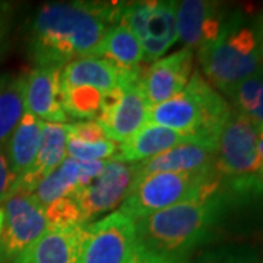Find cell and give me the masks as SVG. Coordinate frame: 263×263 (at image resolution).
Returning <instances> with one entry per match:
<instances>
[{
	"instance_id": "3957f363",
	"label": "cell",
	"mask_w": 263,
	"mask_h": 263,
	"mask_svg": "<svg viewBox=\"0 0 263 263\" xmlns=\"http://www.w3.org/2000/svg\"><path fill=\"white\" fill-rule=\"evenodd\" d=\"M197 60L203 78L228 97L240 82L263 70L254 21L238 10L227 13L218 37L197 48Z\"/></svg>"
},
{
	"instance_id": "d6a6232c",
	"label": "cell",
	"mask_w": 263,
	"mask_h": 263,
	"mask_svg": "<svg viewBox=\"0 0 263 263\" xmlns=\"http://www.w3.org/2000/svg\"><path fill=\"white\" fill-rule=\"evenodd\" d=\"M254 28H256V34H257V40H259L260 53H262L263 59V13H260L257 18L254 19Z\"/></svg>"
},
{
	"instance_id": "5b68a950",
	"label": "cell",
	"mask_w": 263,
	"mask_h": 263,
	"mask_svg": "<svg viewBox=\"0 0 263 263\" xmlns=\"http://www.w3.org/2000/svg\"><path fill=\"white\" fill-rule=\"evenodd\" d=\"M222 177L214 170L196 173H155L135 181L120 212L136 221L192 199L211 195Z\"/></svg>"
},
{
	"instance_id": "ba28073f",
	"label": "cell",
	"mask_w": 263,
	"mask_h": 263,
	"mask_svg": "<svg viewBox=\"0 0 263 263\" xmlns=\"http://www.w3.org/2000/svg\"><path fill=\"white\" fill-rule=\"evenodd\" d=\"M259 130L231 107L215 145V171L226 179L260 176L263 162L257 152Z\"/></svg>"
},
{
	"instance_id": "484cf974",
	"label": "cell",
	"mask_w": 263,
	"mask_h": 263,
	"mask_svg": "<svg viewBox=\"0 0 263 263\" xmlns=\"http://www.w3.org/2000/svg\"><path fill=\"white\" fill-rule=\"evenodd\" d=\"M67 157L76 161H105L111 160L119 151V145L116 142H81L75 139H67L66 145Z\"/></svg>"
},
{
	"instance_id": "4fadbf2b",
	"label": "cell",
	"mask_w": 263,
	"mask_h": 263,
	"mask_svg": "<svg viewBox=\"0 0 263 263\" xmlns=\"http://www.w3.org/2000/svg\"><path fill=\"white\" fill-rule=\"evenodd\" d=\"M25 111L44 123L66 124L62 67H34L25 75Z\"/></svg>"
},
{
	"instance_id": "2e32d148",
	"label": "cell",
	"mask_w": 263,
	"mask_h": 263,
	"mask_svg": "<svg viewBox=\"0 0 263 263\" xmlns=\"http://www.w3.org/2000/svg\"><path fill=\"white\" fill-rule=\"evenodd\" d=\"M215 148L187 142L161 155L143 162H138V179L155 173H196L214 170ZM136 179V180H138Z\"/></svg>"
},
{
	"instance_id": "277c9868",
	"label": "cell",
	"mask_w": 263,
	"mask_h": 263,
	"mask_svg": "<svg viewBox=\"0 0 263 263\" xmlns=\"http://www.w3.org/2000/svg\"><path fill=\"white\" fill-rule=\"evenodd\" d=\"M230 113L228 101L196 70L181 92L151 107L148 122L215 148Z\"/></svg>"
},
{
	"instance_id": "9a60e30c",
	"label": "cell",
	"mask_w": 263,
	"mask_h": 263,
	"mask_svg": "<svg viewBox=\"0 0 263 263\" xmlns=\"http://www.w3.org/2000/svg\"><path fill=\"white\" fill-rule=\"evenodd\" d=\"M88 226L47 228L10 263H78Z\"/></svg>"
},
{
	"instance_id": "1f68e13d",
	"label": "cell",
	"mask_w": 263,
	"mask_h": 263,
	"mask_svg": "<svg viewBox=\"0 0 263 263\" xmlns=\"http://www.w3.org/2000/svg\"><path fill=\"white\" fill-rule=\"evenodd\" d=\"M126 263H174L171 260L164 259L160 254L154 253L148 249H145L143 246L135 241V245L132 247V252L127 257Z\"/></svg>"
},
{
	"instance_id": "6da1fadb",
	"label": "cell",
	"mask_w": 263,
	"mask_h": 263,
	"mask_svg": "<svg viewBox=\"0 0 263 263\" xmlns=\"http://www.w3.org/2000/svg\"><path fill=\"white\" fill-rule=\"evenodd\" d=\"M263 199L260 176L226 179L215 192L145 216L135 222V241L174 263H190L197 249L214 241L237 208Z\"/></svg>"
},
{
	"instance_id": "e575fe53",
	"label": "cell",
	"mask_w": 263,
	"mask_h": 263,
	"mask_svg": "<svg viewBox=\"0 0 263 263\" xmlns=\"http://www.w3.org/2000/svg\"><path fill=\"white\" fill-rule=\"evenodd\" d=\"M257 152H259V157L263 162V129L259 130V136H257Z\"/></svg>"
},
{
	"instance_id": "7a4b0ae2",
	"label": "cell",
	"mask_w": 263,
	"mask_h": 263,
	"mask_svg": "<svg viewBox=\"0 0 263 263\" xmlns=\"http://www.w3.org/2000/svg\"><path fill=\"white\" fill-rule=\"evenodd\" d=\"M122 3L53 2L35 13L29 28V54L35 67H65L97 57L107 31L119 24Z\"/></svg>"
},
{
	"instance_id": "7402d4cb",
	"label": "cell",
	"mask_w": 263,
	"mask_h": 263,
	"mask_svg": "<svg viewBox=\"0 0 263 263\" xmlns=\"http://www.w3.org/2000/svg\"><path fill=\"white\" fill-rule=\"evenodd\" d=\"M25 75L0 76V146H5L25 114Z\"/></svg>"
},
{
	"instance_id": "4dcf8cb0",
	"label": "cell",
	"mask_w": 263,
	"mask_h": 263,
	"mask_svg": "<svg viewBox=\"0 0 263 263\" xmlns=\"http://www.w3.org/2000/svg\"><path fill=\"white\" fill-rule=\"evenodd\" d=\"M107 161H78L79 162V179H78V190H82L86 186H89L101 173L107 164Z\"/></svg>"
},
{
	"instance_id": "836d02e7",
	"label": "cell",
	"mask_w": 263,
	"mask_h": 263,
	"mask_svg": "<svg viewBox=\"0 0 263 263\" xmlns=\"http://www.w3.org/2000/svg\"><path fill=\"white\" fill-rule=\"evenodd\" d=\"M5 32H6V13H5V9L0 6V50H2V44H3Z\"/></svg>"
},
{
	"instance_id": "603a6c76",
	"label": "cell",
	"mask_w": 263,
	"mask_h": 263,
	"mask_svg": "<svg viewBox=\"0 0 263 263\" xmlns=\"http://www.w3.org/2000/svg\"><path fill=\"white\" fill-rule=\"evenodd\" d=\"M78 179L79 162L67 157L54 171L40 181L32 195L41 206L47 208L62 197L73 196L78 190Z\"/></svg>"
},
{
	"instance_id": "52a82bcc",
	"label": "cell",
	"mask_w": 263,
	"mask_h": 263,
	"mask_svg": "<svg viewBox=\"0 0 263 263\" xmlns=\"http://www.w3.org/2000/svg\"><path fill=\"white\" fill-rule=\"evenodd\" d=\"M142 69L132 70L122 84L104 92L101 98L97 123L116 143L127 141L148 122L151 105L141 88Z\"/></svg>"
},
{
	"instance_id": "9c48e42d",
	"label": "cell",
	"mask_w": 263,
	"mask_h": 263,
	"mask_svg": "<svg viewBox=\"0 0 263 263\" xmlns=\"http://www.w3.org/2000/svg\"><path fill=\"white\" fill-rule=\"evenodd\" d=\"M0 263H10L47 230L46 211L32 193H15L3 202Z\"/></svg>"
},
{
	"instance_id": "d4e9b609",
	"label": "cell",
	"mask_w": 263,
	"mask_h": 263,
	"mask_svg": "<svg viewBox=\"0 0 263 263\" xmlns=\"http://www.w3.org/2000/svg\"><path fill=\"white\" fill-rule=\"evenodd\" d=\"M103 92L89 86L63 89V110L66 116L82 120L97 119L101 110Z\"/></svg>"
},
{
	"instance_id": "ffe728a7",
	"label": "cell",
	"mask_w": 263,
	"mask_h": 263,
	"mask_svg": "<svg viewBox=\"0 0 263 263\" xmlns=\"http://www.w3.org/2000/svg\"><path fill=\"white\" fill-rule=\"evenodd\" d=\"M43 124L44 122L25 111L16 129L10 135L9 141L5 145L10 170L16 177V183L28 173L37 158L43 135Z\"/></svg>"
},
{
	"instance_id": "8d00e7d4",
	"label": "cell",
	"mask_w": 263,
	"mask_h": 263,
	"mask_svg": "<svg viewBox=\"0 0 263 263\" xmlns=\"http://www.w3.org/2000/svg\"><path fill=\"white\" fill-rule=\"evenodd\" d=\"M260 179H262V181H263V171H262V173H260Z\"/></svg>"
},
{
	"instance_id": "f546056e",
	"label": "cell",
	"mask_w": 263,
	"mask_h": 263,
	"mask_svg": "<svg viewBox=\"0 0 263 263\" xmlns=\"http://www.w3.org/2000/svg\"><path fill=\"white\" fill-rule=\"evenodd\" d=\"M15 184H16V177L10 170L6 148L0 146V205L13 195Z\"/></svg>"
},
{
	"instance_id": "f1b7e54d",
	"label": "cell",
	"mask_w": 263,
	"mask_h": 263,
	"mask_svg": "<svg viewBox=\"0 0 263 263\" xmlns=\"http://www.w3.org/2000/svg\"><path fill=\"white\" fill-rule=\"evenodd\" d=\"M67 139H75L81 142H101L107 141V135L103 127L94 120H82L76 123H66Z\"/></svg>"
},
{
	"instance_id": "8fae6325",
	"label": "cell",
	"mask_w": 263,
	"mask_h": 263,
	"mask_svg": "<svg viewBox=\"0 0 263 263\" xmlns=\"http://www.w3.org/2000/svg\"><path fill=\"white\" fill-rule=\"evenodd\" d=\"M133 245V219L116 211L88 224L78 263H126Z\"/></svg>"
},
{
	"instance_id": "5bb4252c",
	"label": "cell",
	"mask_w": 263,
	"mask_h": 263,
	"mask_svg": "<svg viewBox=\"0 0 263 263\" xmlns=\"http://www.w3.org/2000/svg\"><path fill=\"white\" fill-rule=\"evenodd\" d=\"M227 16L226 6L209 0L177 2V38L183 48H200L214 41Z\"/></svg>"
},
{
	"instance_id": "4316f807",
	"label": "cell",
	"mask_w": 263,
	"mask_h": 263,
	"mask_svg": "<svg viewBox=\"0 0 263 263\" xmlns=\"http://www.w3.org/2000/svg\"><path fill=\"white\" fill-rule=\"evenodd\" d=\"M47 228H57V227H70V226H85L82 222L81 211L76 203L75 197L67 196L62 197L51 205L44 208Z\"/></svg>"
},
{
	"instance_id": "d590c367",
	"label": "cell",
	"mask_w": 263,
	"mask_h": 263,
	"mask_svg": "<svg viewBox=\"0 0 263 263\" xmlns=\"http://www.w3.org/2000/svg\"><path fill=\"white\" fill-rule=\"evenodd\" d=\"M2 227H3V208L0 206V234H2Z\"/></svg>"
},
{
	"instance_id": "d6986e66",
	"label": "cell",
	"mask_w": 263,
	"mask_h": 263,
	"mask_svg": "<svg viewBox=\"0 0 263 263\" xmlns=\"http://www.w3.org/2000/svg\"><path fill=\"white\" fill-rule=\"evenodd\" d=\"M132 70H122L100 57H85L70 62L62 69L63 89L89 86L107 92L122 84Z\"/></svg>"
},
{
	"instance_id": "ac0fdd59",
	"label": "cell",
	"mask_w": 263,
	"mask_h": 263,
	"mask_svg": "<svg viewBox=\"0 0 263 263\" xmlns=\"http://www.w3.org/2000/svg\"><path fill=\"white\" fill-rule=\"evenodd\" d=\"M67 127L59 123H44L37 158L28 173L18 180L15 193H32L40 181L67 158Z\"/></svg>"
},
{
	"instance_id": "44dd1931",
	"label": "cell",
	"mask_w": 263,
	"mask_h": 263,
	"mask_svg": "<svg viewBox=\"0 0 263 263\" xmlns=\"http://www.w3.org/2000/svg\"><path fill=\"white\" fill-rule=\"evenodd\" d=\"M97 57L110 62L122 70H135L145 63L141 43L122 24H116L107 31Z\"/></svg>"
},
{
	"instance_id": "cb8c5ba5",
	"label": "cell",
	"mask_w": 263,
	"mask_h": 263,
	"mask_svg": "<svg viewBox=\"0 0 263 263\" xmlns=\"http://www.w3.org/2000/svg\"><path fill=\"white\" fill-rule=\"evenodd\" d=\"M233 108L257 127L263 129V70L245 79L230 92Z\"/></svg>"
},
{
	"instance_id": "8992f818",
	"label": "cell",
	"mask_w": 263,
	"mask_h": 263,
	"mask_svg": "<svg viewBox=\"0 0 263 263\" xmlns=\"http://www.w3.org/2000/svg\"><path fill=\"white\" fill-rule=\"evenodd\" d=\"M177 2L122 3L119 24L133 32L143 50L145 63L158 60L177 43Z\"/></svg>"
},
{
	"instance_id": "7c38bea8",
	"label": "cell",
	"mask_w": 263,
	"mask_h": 263,
	"mask_svg": "<svg viewBox=\"0 0 263 263\" xmlns=\"http://www.w3.org/2000/svg\"><path fill=\"white\" fill-rule=\"evenodd\" d=\"M193 75V50L181 48L143 67L141 88L151 107L181 92Z\"/></svg>"
},
{
	"instance_id": "30bf717a",
	"label": "cell",
	"mask_w": 263,
	"mask_h": 263,
	"mask_svg": "<svg viewBox=\"0 0 263 263\" xmlns=\"http://www.w3.org/2000/svg\"><path fill=\"white\" fill-rule=\"evenodd\" d=\"M138 179V164H127L111 158L103 173L82 190L73 195L85 226L108 215L130 193Z\"/></svg>"
},
{
	"instance_id": "83f0119b",
	"label": "cell",
	"mask_w": 263,
	"mask_h": 263,
	"mask_svg": "<svg viewBox=\"0 0 263 263\" xmlns=\"http://www.w3.org/2000/svg\"><path fill=\"white\" fill-rule=\"evenodd\" d=\"M199 263H263V254L247 246H230L203 253Z\"/></svg>"
},
{
	"instance_id": "e0dca14e",
	"label": "cell",
	"mask_w": 263,
	"mask_h": 263,
	"mask_svg": "<svg viewBox=\"0 0 263 263\" xmlns=\"http://www.w3.org/2000/svg\"><path fill=\"white\" fill-rule=\"evenodd\" d=\"M187 142L195 141L179 132L146 122L132 138L120 143L119 151L113 158L127 164H138L155 158L162 152Z\"/></svg>"
}]
</instances>
